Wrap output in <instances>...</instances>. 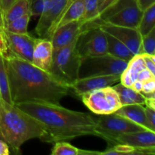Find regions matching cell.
Segmentation results:
<instances>
[{
    "mask_svg": "<svg viewBox=\"0 0 155 155\" xmlns=\"http://www.w3.org/2000/svg\"><path fill=\"white\" fill-rule=\"evenodd\" d=\"M128 62L108 54L81 58L79 78L92 76L121 75Z\"/></svg>",
    "mask_w": 155,
    "mask_h": 155,
    "instance_id": "6",
    "label": "cell"
},
{
    "mask_svg": "<svg viewBox=\"0 0 155 155\" xmlns=\"http://www.w3.org/2000/svg\"><path fill=\"white\" fill-rule=\"evenodd\" d=\"M120 75L92 76V77L79 78L71 86L77 95L81 97L83 94L87 93L97 89L112 86L120 83Z\"/></svg>",
    "mask_w": 155,
    "mask_h": 155,
    "instance_id": "14",
    "label": "cell"
},
{
    "mask_svg": "<svg viewBox=\"0 0 155 155\" xmlns=\"http://www.w3.org/2000/svg\"><path fill=\"white\" fill-rule=\"evenodd\" d=\"M153 78H155V75L151 74L147 68H145V69L142 70V71H141L139 72L137 80H140V81H142L143 83V82L146 81V80Z\"/></svg>",
    "mask_w": 155,
    "mask_h": 155,
    "instance_id": "35",
    "label": "cell"
},
{
    "mask_svg": "<svg viewBox=\"0 0 155 155\" xmlns=\"http://www.w3.org/2000/svg\"><path fill=\"white\" fill-rule=\"evenodd\" d=\"M32 15L30 14L25 15L15 21H12L9 24H6L3 28L8 31L12 32L15 33H18V34H25L28 33L27 31V27H28L29 22H30V18Z\"/></svg>",
    "mask_w": 155,
    "mask_h": 155,
    "instance_id": "27",
    "label": "cell"
},
{
    "mask_svg": "<svg viewBox=\"0 0 155 155\" xmlns=\"http://www.w3.org/2000/svg\"><path fill=\"white\" fill-rule=\"evenodd\" d=\"M80 98L92 113L98 115L115 113L122 106L117 92L112 86L95 89L83 94Z\"/></svg>",
    "mask_w": 155,
    "mask_h": 155,
    "instance_id": "7",
    "label": "cell"
},
{
    "mask_svg": "<svg viewBox=\"0 0 155 155\" xmlns=\"http://www.w3.org/2000/svg\"><path fill=\"white\" fill-rule=\"evenodd\" d=\"M84 12L85 8L83 0H71L69 5L65 8L64 12H63L61 16L58 19V21L55 23V24L53 26L51 30H50L48 39H49L51 34L59 27H62V26L65 25L68 23L83 19Z\"/></svg>",
    "mask_w": 155,
    "mask_h": 155,
    "instance_id": "17",
    "label": "cell"
},
{
    "mask_svg": "<svg viewBox=\"0 0 155 155\" xmlns=\"http://www.w3.org/2000/svg\"><path fill=\"white\" fill-rule=\"evenodd\" d=\"M146 68L142 54H136L128 62L126 69L120 75V83L126 86L131 87L133 83L137 80L139 72Z\"/></svg>",
    "mask_w": 155,
    "mask_h": 155,
    "instance_id": "19",
    "label": "cell"
},
{
    "mask_svg": "<svg viewBox=\"0 0 155 155\" xmlns=\"http://www.w3.org/2000/svg\"><path fill=\"white\" fill-rule=\"evenodd\" d=\"M102 155H119V154H155V148H136L125 144L117 143L110 145L103 152Z\"/></svg>",
    "mask_w": 155,
    "mask_h": 155,
    "instance_id": "23",
    "label": "cell"
},
{
    "mask_svg": "<svg viewBox=\"0 0 155 155\" xmlns=\"http://www.w3.org/2000/svg\"><path fill=\"white\" fill-rule=\"evenodd\" d=\"M136 1H137L138 6L142 11L145 10L147 8L155 3V0H136Z\"/></svg>",
    "mask_w": 155,
    "mask_h": 155,
    "instance_id": "38",
    "label": "cell"
},
{
    "mask_svg": "<svg viewBox=\"0 0 155 155\" xmlns=\"http://www.w3.org/2000/svg\"><path fill=\"white\" fill-rule=\"evenodd\" d=\"M90 24L86 20L81 19L68 23L57 29L49 38L52 43L53 51L63 48L73 42L89 27Z\"/></svg>",
    "mask_w": 155,
    "mask_h": 155,
    "instance_id": "13",
    "label": "cell"
},
{
    "mask_svg": "<svg viewBox=\"0 0 155 155\" xmlns=\"http://www.w3.org/2000/svg\"><path fill=\"white\" fill-rule=\"evenodd\" d=\"M98 5H99V4L103 1V0H98Z\"/></svg>",
    "mask_w": 155,
    "mask_h": 155,
    "instance_id": "43",
    "label": "cell"
},
{
    "mask_svg": "<svg viewBox=\"0 0 155 155\" xmlns=\"http://www.w3.org/2000/svg\"><path fill=\"white\" fill-rule=\"evenodd\" d=\"M31 0H15L2 16L3 27L25 15H31Z\"/></svg>",
    "mask_w": 155,
    "mask_h": 155,
    "instance_id": "22",
    "label": "cell"
},
{
    "mask_svg": "<svg viewBox=\"0 0 155 155\" xmlns=\"http://www.w3.org/2000/svg\"><path fill=\"white\" fill-rule=\"evenodd\" d=\"M155 55V27L148 33L142 36L141 54Z\"/></svg>",
    "mask_w": 155,
    "mask_h": 155,
    "instance_id": "28",
    "label": "cell"
},
{
    "mask_svg": "<svg viewBox=\"0 0 155 155\" xmlns=\"http://www.w3.org/2000/svg\"><path fill=\"white\" fill-rule=\"evenodd\" d=\"M145 112L148 124L151 126L152 130L155 131V108L146 106L145 107Z\"/></svg>",
    "mask_w": 155,
    "mask_h": 155,
    "instance_id": "32",
    "label": "cell"
},
{
    "mask_svg": "<svg viewBox=\"0 0 155 155\" xmlns=\"http://www.w3.org/2000/svg\"><path fill=\"white\" fill-rule=\"evenodd\" d=\"M2 30L7 43L8 53L32 63L33 51L39 38L34 37L29 33L18 34L12 33L4 28Z\"/></svg>",
    "mask_w": 155,
    "mask_h": 155,
    "instance_id": "9",
    "label": "cell"
},
{
    "mask_svg": "<svg viewBox=\"0 0 155 155\" xmlns=\"http://www.w3.org/2000/svg\"><path fill=\"white\" fill-rule=\"evenodd\" d=\"M78 37L66 46L54 50L52 54L50 73L60 83L69 87L79 79L82 58L76 48Z\"/></svg>",
    "mask_w": 155,
    "mask_h": 155,
    "instance_id": "4",
    "label": "cell"
},
{
    "mask_svg": "<svg viewBox=\"0 0 155 155\" xmlns=\"http://www.w3.org/2000/svg\"><path fill=\"white\" fill-rule=\"evenodd\" d=\"M155 92V78L150 79L142 83V93H151Z\"/></svg>",
    "mask_w": 155,
    "mask_h": 155,
    "instance_id": "33",
    "label": "cell"
},
{
    "mask_svg": "<svg viewBox=\"0 0 155 155\" xmlns=\"http://www.w3.org/2000/svg\"><path fill=\"white\" fill-rule=\"evenodd\" d=\"M4 60L15 105L24 102L60 104L68 95L69 86L60 83L51 73L9 53L5 54Z\"/></svg>",
    "mask_w": 155,
    "mask_h": 155,
    "instance_id": "1",
    "label": "cell"
},
{
    "mask_svg": "<svg viewBox=\"0 0 155 155\" xmlns=\"http://www.w3.org/2000/svg\"><path fill=\"white\" fill-rule=\"evenodd\" d=\"M51 155H101L100 151H92L82 150L80 148H77L74 145H71L65 141H60V142H54L51 151Z\"/></svg>",
    "mask_w": 155,
    "mask_h": 155,
    "instance_id": "24",
    "label": "cell"
},
{
    "mask_svg": "<svg viewBox=\"0 0 155 155\" xmlns=\"http://www.w3.org/2000/svg\"><path fill=\"white\" fill-rule=\"evenodd\" d=\"M71 0H51L43 13L39 16L35 32L41 39H48L50 30L58 21Z\"/></svg>",
    "mask_w": 155,
    "mask_h": 155,
    "instance_id": "11",
    "label": "cell"
},
{
    "mask_svg": "<svg viewBox=\"0 0 155 155\" xmlns=\"http://www.w3.org/2000/svg\"><path fill=\"white\" fill-rule=\"evenodd\" d=\"M0 98L8 104H13L11 98L8 78L5 64L4 55L2 53H0Z\"/></svg>",
    "mask_w": 155,
    "mask_h": 155,
    "instance_id": "26",
    "label": "cell"
},
{
    "mask_svg": "<svg viewBox=\"0 0 155 155\" xmlns=\"http://www.w3.org/2000/svg\"><path fill=\"white\" fill-rule=\"evenodd\" d=\"M0 139H3V140H4V138H3V136H2V134L1 130H0Z\"/></svg>",
    "mask_w": 155,
    "mask_h": 155,
    "instance_id": "42",
    "label": "cell"
},
{
    "mask_svg": "<svg viewBox=\"0 0 155 155\" xmlns=\"http://www.w3.org/2000/svg\"><path fill=\"white\" fill-rule=\"evenodd\" d=\"M125 144L136 148H155V133L150 130L120 134L116 144Z\"/></svg>",
    "mask_w": 155,
    "mask_h": 155,
    "instance_id": "15",
    "label": "cell"
},
{
    "mask_svg": "<svg viewBox=\"0 0 155 155\" xmlns=\"http://www.w3.org/2000/svg\"><path fill=\"white\" fill-rule=\"evenodd\" d=\"M0 130L4 140L15 154L27 141L45 134V127L38 120L0 98Z\"/></svg>",
    "mask_w": 155,
    "mask_h": 155,
    "instance_id": "3",
    "label": "cell"
},
{
    "mask_svg": "<svg viewBox=\"0 0 155 155\" xmlns=\"http://www.w3.org/2000/svg\"><path fill=\"white\" fill-rule=\"evenodd\" d=\"M105 33V32H104ZM107 39V54L129 62L134 54L121 41L109 33H105Z\"/></svg>",
    "mask_w": 155,
    "mask_h": 155,
    "instance_id": "21",
    "label": "cell"
},
{
    "mask_svg": "<svg viewBox=\"0 0 155 155\" xmlns=\"http://www.w3.org/2000/svg\"><path fill=\"white\" fill-rule=\"evenodd\" d=\"M131 88H133L134 90L137 91V92H140L142 91V82L140 80H136L134 83H133V85L131 86Z\"/></svg>",
    "mask_w": 155,
    "mask_h": 155,
    "instance_id": "40",
    "label": "cell"
},
{
    "mask_svg": "<svg viewBox=\"0 0 155 155\" xmlns=\"http://www.w3.org/2000/svg\"><path fill=\"white\" fill-rule=\"evenodd\" d=\"M143 11L138 6L136 0H130L122 8L110 14L97 24H107L120 27L137 28Z\"/></svg>",
    "mask_w": 155,
    "mask_h": 155,
    "instance_id": "10",
    "label": "cell"
},
{
    "mask_svg": "<svg viewBox=\"0 0 155 155\" xmlns=\"http://www.w3.org/2000/svg\"><path fill=\"white\" fill-rule=\"evenodd\" d=\"M9 146L6 143L5 141L3 139H0V155H9Z\"/></svg>",
    "mask_w": 155,
    "mask_h": 155,
    "instance_id": "39",
    "label": "cell"
},
{
    "mask_svg": "<svg viewBox=\"0 0 155 155\" xmlns=\"http://www.w3.org/2000/svg\"><path fill=\"white\" fill-rule=\"evenodd\" d=\"M95 120L96 136L104 139L108 142L109 146L116 144L117 139L120 134L147 130L116 113L100 115Z\"/></svg>",
    "mask_w": 155,
    "mask_h": 155,
    "instance_id": "5",
    "label": "cell"
},
{
    "mask_svg": "<svg viewBox=\"0 0 155 155\" xmlns=\"http://www.w3.org/2000/svg\"><path fill=\"white\" fill-rule=\"evenodd\" d=\"M15 1V0H0V12H1L2 17L7 12L8 9Z\"/></svg>",
    "mask_w": 155,
    "mask_h": 155,
    "instance_id": "36",
    "label": "cell"
},
{
    "mask_svg": "<svg viewBox=\"0 0 155 155\" xmlns=\"http://www.w3.org/2000/svg\"><path fill=\"white\" fill-rule=\"evenodd\" d=\"M0 53L6 54L8 53V46L6 43L5 38L3 34L2 30H0Z\"/></svg>",
    "mask_w": 155,
    "mask_h": 155,
    "instance_id": "37",
    "label": "cell"
},
{
    "mask_svg": "<svg viewBox=\"0 0 155 155\" xmlns=\"http://www.w3.org/2000/svg\"><path fill=\"white\" fill-rule=\"evenodd\" d=\"M144 59L145 65L147 69L152 74L155 75V55H149V54H142Z\"/></svg>",
    "mask_w": 155,
    "mask_h": 155,
    "instance_id": "31",
    "label": "cell"
},
{
    "mask_svg": "<svg viewBox=\"0 0 155 155\" xmlns=\"http://www.w3.org/2000/svg\"><path fill=\"white\" fill-rule=\"evenodd\" d=\"M107 39L105 33L98 24L92 22L77 39V51L81 58L107 54Z\"/></svg>",
    "mask_w": 155,
    "mask_h": 155,
    "instance_id": "8",
    "label": "cell"
},
{
    "mask_svg": "<svg viewBox=\"0 0 155 155\" xmlns=\"http://www.w3.org/2000/svg\"><path fill=\"white\" fill-rule=\"evenodd\" d=\"M98 24L103 31L112 35L121 41L134 55L141 54L142 36L137 28L120 27L107 24Z\"/></svg>",
    "mask_w": 155,
    "mask_h": 155,
    "instance_id": "12",
    "label": "cell"
},
{
    "mask_svg": "<svg viewBox=\"0 0 155 155\" xmlns=\"http://www.w3.org/2000/svg\"><path fill=\"white\" fill-rule=\"evenodd\" d=\"M3 29V21H2V17L1 12H0V30Z\"/></svg>",
    "mask_w": 155,
    "mask_h": 155,
    "instance_id": "41",
    "label": "cell"
},
{
    "mask_svg": "<svg viewBox=\"0 0 155 155\" xmlns=\"http://www.w3.org/2000/svg\"><path fill=\"white\" fill-rule=\"evenodd\" d=\"M155 27V3L143 11L137 27L141 36H145Z\"/></svg>",
    "mask_w": 155,
    "mask_h": 155,
    "instance_id": "25",
    "label": "cell"
},
{
    "mask_svg": "<svg viewBox=\"0 0 155 155\" xmlns=\"http://www.w3.org/2000/svg\"><path fill=\"white\" fill-rule=\"evenodd\" d=\"M113 89L117 92L121 105L139 104L145 105L146 98L141 92L134 90L133 88L126 86L122 83H118L112 86Z\"/></svg>",
    "mask_w": 155,
    "mask_h": 155,
    "instance_id": "20",
    "label": "cell"
},
{
    "mask_svg": "<svg viewBox=\"0 0 155 155\" xmlns=\"http://www.w3.org/2000/svg\"><path fill=\"white\" fill-rule=\"evenodd\" d=\"M52 54L53 46L51 40L39 38L33 51L32 64L37 68L50 73Z\"/></svg>",
    "mask_w": 155,
    "mask_h": 155,
    "instance_id": "16",
    "label": "cell"
},
{
    "mask_svg": "<svg viewBox=\"0 0 155 155\" xmlns=\"http://www.w3.org/2000/svg\"><path fill=\"white\" fill-rule=\"evenodd\" d=\"M118 0H103L101 3L98 5V17L100 15L103 13V12H105L107 8H109L110 7H111L114 3H116ZM98 20V19H97Z\"/></svg>",
    "mask_w": 155,
    "mask_h": 155,
    "instance_id": "34",
    "label": "cell"
},
{
    "mask_svg": "<svg viewBox=\"0 0 155 155\" xmlns=\"http://www.w3.org/2000/svg\"><path fill=\"white\" fill-rule=\"evenodd\" d=\"M15 106L43 124L45 132L40 139L42 142L54 143L80 136H96V120L87 113L51 103L24 102Z\"/></svg>",
    "mask_w": 155,
    "mask_h": 155,
    "instance_id": "2",
    "label": "cell"
},
{
    "mask_svg": "<svg viewBox=\"0 0 155 155\" xmlns=\"http://www.w3.org/2000/svg\"><path fill=\"white\" fill-rule=\"evenodd\" d=\"M51 0H31V15L39 17L49 5Z\"/></svg>",
    "mask_w": 155,
    "mask_h": 155,
    "instance_id": "30",
    "label": "cell"
},
{
    "mask_svg": "<svg viewBox=\"0 0 155 155\" xmlns=\"http://www.w3.org/2000/svg\"><path fill=\"white\" fill-rule=\"evenodd\" d=\"M115 113L127 118L130 120L139 124L141 127H144L147 130L154 131L147 120L146 116H145V107L143 104H134L123 105Z\"/></svg>",
    "mask_w": 155,
    "mask_h": 155,
    "instance_id": "18",
    "label": "cell"
},
{
    "mask_svg": "<svg viewBox=\"0 0 155 155\" xmlns=\"http://www.w3.org/2000/svg\"><path fill=\"white\" fill-rule=\"evenodd\" d=\"M84 1V16L83 19L89 23L95 22L98 16V0H83Z\"/></svg>",
    "mask_w": 155,
    "mask_h": 155,
    "instance_id": "29",
    "label": "cell"
}]
</instances>
